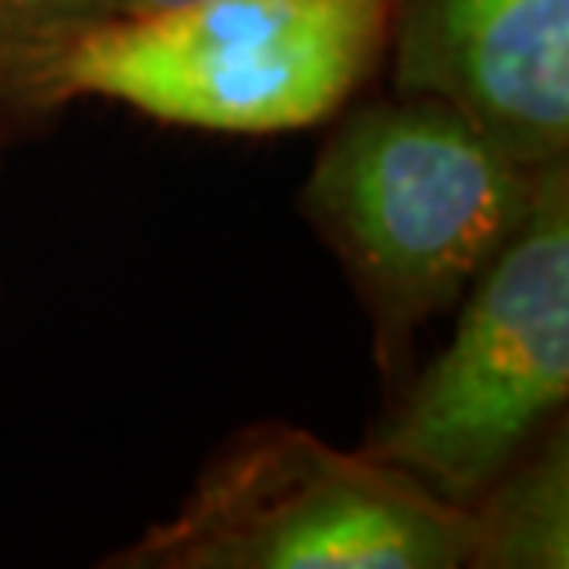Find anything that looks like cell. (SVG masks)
<instances>
[{
    "label": "cell",
    "mask_w": 569,
    "mask_h": 569,
    "mask_svg": "<svg viewBox=\"0 0 569 569\" xmlns=\"http://www.w3.org/2000/svg\"><path fill=\"white\" fill-rule=\"evenodd\" d=\"M537 170L429 93L373 100L329 133L300 189V211L370 318L373 362L389 392L411 378L418 333L459 307L515 233Z\"/></svg>",
    "instance_id": "1"
},
{
    "label": "cell",
    "mask_w": 569,
    "mask_h": 569,
    "mask_svg": "<svg viewBox=\"0 0 569 569\" xmlns=\"http://www.w3.org/2000/svg\"><path fill=\"white\" fill-rule=\"evenodd\" d=\"M448 348L392 389L362 455L470 507L569 400V156L532 178L526 214L462 292Z\"/></svg>",
    "instance_id": "2"
},
{
    "label": "cell",
    "mask_w": 569,
    "mask_h": 569,
    "mask_svg": "<svg viewBox=\"0 0 569 569\" xmlns=\"http://www.w3.org/2000/svg\"><path fill=\"white\" fill-rule=\"evenodd\" d=\"M470 521L411 473L311 429L256 422L203 462L178 510L104 569H459Z\"/></svg>",
    "instance_id": "3"
},
{
    "label": "cell",
    "mask_w": 569,
    "mask_h": 569,
    "mask_svg": "<svg viewBox=\"0 0 569 569\" xmlns=\"http://www.w3.org/2000/svg\"><path fill=\"white\" fill-rule=\"evenodd\" d=\"M389 30L392 0H186L97 27L67 56L60 97L244 138L303 130L359 93Z\"/></svg>",
    "instance_id": "4"
},
{
    "label": "cell",
    "mask_w": 569,
    "mask_h": 569,
    "mask_svg": "<svg viewBox=\"0 0 569 569\" xmlns=\"http://www.w3.org/2000/svg\"><path fill=\"white\" fill-rule=\"evenodd\" d=\"M389 56L526 170L569 156V0H392Z\"/></svg>",
    "instance_id": "5"
},
{
    "label": "cell",
    "mask_w": 569,
    "mask_h": 569,
    "mask_svg": "<svg viewBox=\"0 0 569 569\" xmlns=\"http://www.w3.org/2000/svg\"><path fill=\"white\" fill-rule=\"evenodd\" d=\"M470 569L569 566V426L566 415L540 432L466 507Z\"/></svg>",
    "instance_id": "6"
},
{
    "label": "cell",
    "mask_w": 569,
    "mask_h": 569,
    "mask_svg": "<svg viewBox=\"0 0 569 569\" xmlns=\"http://www.w3.org/2000/svg\"><path fill=\"white\" fill-rule=\"evenodd\" d=\"M116 19L108 0H0V130L38 127L67 108L60 71L97 27Z\"/></svg>",
    "instance_id": "7"
},
{
    "label": "cell",
    "mask_w": 569,
    "mask_h": 569,
    "mask_svg": "<svg viewBox=\"0 0 569 569\" xmlns=\"http://www.w3.org/2000/svg\"><path fill=\"white\" fill-rule=\"evenodd\" d=\"M116 16H144V11H159V8H174L186 4V0H108Z\"/></svg>",
    "instance_id": "8"
},
{
    "label": "cell",
    "mask_w": 569,
    "mask_h": 569,
    "mask_svg": "<svg viewBox=\"0 0 569 569\" xmlns=\"http://www.w3.org/2000/svg\"><path fill=\"white\" fill-rule=\"evenodd\" d=\"M4 141H8V138H4V130H0V144H4Z\"/></svg>",
    "instance_id": "9"
}]
</instances>
